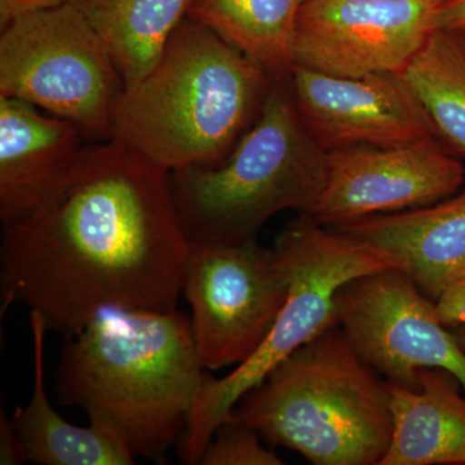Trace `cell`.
Masks as SVG:
<instances>
[{
	"label": "cell",
	"instance_id": "cell-1",
	"mask_svg": "<svg viewBox=\"0 0 465 465\" xmlns=\"http://www.w3.org/2000/svg\"><path fill=\"white\" fill-rule=\"evenodd\" d=\"M189 247L170 173L106 140L56 200L3 228L2 312L26 305L67 338L105 309L173 311Z\"/></svg>",
	"mask_w": 465,
	"mask_h": 465
},
{
	"label": "cell",
	"instance_id": "cell-2",
	"mask_svg": "<svg viewBox=\"0 0 465 465\" xmlns=\"http://www.w3.org/2000/svg\"><path fill=\"white\" fill-rule=\"evenodd\" d=\"M56 367L63 405L108 428L134 458L157 461L182 439L207 375L177 309H105L67 336Z\"/></svg>",
	"mask_w": 465,
	"mask_h": 465
},
{
	"label": "cell",
	"instance_id": "cell-3",
	"mask_svg": "<svg viewBox=\"0 0 465 465\" xmlns=\"http://www.w3.org/2000/svg\"><path fill=\"white\" fill-rule=\"evenodd\" d=\"M274 79L185 17L154 66L125 84L112 139L167 173L215 166L258 118Z\"/></svg>",
	"mask_w": 465,
	"mask_h": 465
},
{
	"label": "cell",
	"instance_id": "cell-4",
	"mask_svg": "<svg viewBox=\"0 0 465 465\" xmlns=\"http://www.w3.org/2000/svg\"><path fill=\"white\" fill-rule=\"evenodd\" d=\"M232 415L314 465H381L393 432L387 381L338 324L278 363Z\"/></svg>",
	"mask_w": 465,
	"mask_h": 465
},
{
	"label": "cell",
	"instance_id": "cell-5",
	"mask_svg": "<svg viewBox=\"0 0 465 465\" xmlns=\"http://www.w3.org/2000/svg\"><path fill=\"white\" fill-rule=\"evenodd\" d=\"M326 157L302 124L286 79H274L255 124L224 161L170 173L186 238L191 243L256 240L277 213H309L322 192Z\"/></svg>",
	"mask_w": 465,
	"mask_h": 465
},
{
	"label": "cell",
	"instance_id": "cell-6",
	"mask_svg": "<svg viewBox=\"0 0 465 465\" xmlns=\"http://www.w3.org/2000/svg\"><path fill=\"white\" fill-rule=\"evenodd\" d=\"M273 250L289 278V298L262 347L222 379L206 375L180 440V458L201 464L211 437L231 418L238 401L293 351L338 324L335 296L353 280L400 268L387 251L300 213L280 232Z\"/></svg>",
	"mask_w": 465,
	"mask_h": 465
},
{
	"label": "cell",
	"instance_id": "cell-7",
	"mask_svg": "<svg viewBox=\"0 0 465 465\" xmlns=\"http://www.w3.org/2000/svg\"><path fill=\"white\" fill-rule=\"evenodd\" d=\"M125 82L74 3L9 20L0 33V96L32 104L110 140Z\"/></svg>",
	"mask_w": 465,
	"mask_h": 465
},
{
	"label": "cell",
	"instance_id": "cell-8",
	"mask_svg": "<svg viewBox=\"0 0 465 465\" xmlns=\"http://www.w3.org/2000/svg\"><path fill=\"white\" fill-rule=\"evenodd\" d=\"M183 295L204 370L237 367L268 338L289 298V278L277 253L258 240L194 242Z\"/></svg>",
	"mask_w": 465,
	"mask_h": 465
},
{
	"label": "cell",
	"instance_id": "cell-9",
	"mask_svg": "<svg viewBox=\"0 0 465 465\" xmlns=\"http://www.w3.org/2000/svg\"><path fill=\"white\" fill-rule=\"evenodd\" d=\"M335 311L358 356L387 381L416 390L421 370L442 369L465 391L464 349L440 321L434 300L402 269H381L342 284Z\"/></svg>",
	"mask_w": 465,
	"mask_h": 465
},
{
	"label": "cell",
	"instance_id": "cell-10",
	"mask_svg": "<svg viewBox=\"0 0 465 465\" xmlns=\"http://www.w3.org/2000/svg\"><path fill=\"white\" fill-rule=\"evenodd\" d=\"M465 183L463 158L439 137L397 146L329 150L326 177L309 215L327 228L430 206Z\"/></svg>",
	"mask_w": 465,
	"mask_h": 465
},
{
	"label": "cell",
	"instance_id": "cell-11",
	"mask_svg": "<svg viewBox=\"0 0 465 465\" xmlns=\"http://www.w3.org/2000/svg\"><path fill=\"white\" fill-rule=\"evenodd\" d=\"M434 0H307L293 65L347 78L402 73L433 32Z\"/></svg>",
	"mask_w": 465,
	"mask_h": 465
},
{
	"label": "cell",
	"instance_id": "cell-12",
	"mask_svg": "<svg viewBox=\"0 0 465 465\" xmlns=\"http://www.w3.org/2000/svg\"><path fill=\"white\" fill-rule=\"evenodd\" d=\"M284 79L302 124L326 152L406 145L437 137L402 73L347 78L293 65Z\"/></svg>",
	"mask_w": 465,
	"mask_h": 465
},
{
	"label": "cell",
	"instance_id": "cell-13",
	"mask_svg": "<svg viewBox=\"0 0 465 465\" xmlns=\"http://www.w3.org/2000/svg\"><path fill=\"white\" fill-rule=\"evenodd\" d=\"M82 130L25 101L0 96V222L7 228L52 203L85 146Z\"/></svg>",
	"mask_w": 465,
	"mask_h": 465
},
{
	"label": "cell",
	"instance_id": "cell-14",
	"mask_svg": "<svg viewBox=\"0 0 465 465\" xmlns=\"http://www.w3.org/2000/svg\"><path fill=\"white\" fill-rule=\"evenodd\" d=\"M335 229L387 251L436 300L449 274L465 262V183L430 206L367 217Z\"/></svg>",
	"mask_w": 465,
	"mask_h": 465
},
{
	"label": "cell",
	"instance_id": "cell-15",
	"mask_svg": "<svg viewBox=\"0 0 465 465\" xmlns=\"http://www.w3.org/2000/svg\"><path fill=\"white\" fill-rule=\"evenodd\" d=\"M419 388L387 381L393 432L381 465H465V399L442 369L419 372Z\"/></svg>",
	"mask_w": 465,
	"mask_h": 465
},
{
	"label": "cell",
	"instance_id": "cell-16",
	"mask_svg": "<svg viewBox=\"0 0 465 465\" xmlns=\"http://www.w3.org/2000/svg\"><path fill=\"white\" fill-rule=\"evenodd\" d=\"M34 384L26 406L18 407L11 421L23 443L26 460L42 465H131L133 452L104 425L79 427L69 423L51 405L45 391L47 324L38 312H30Z\"/></svg>",
	"mask_w": 465,
	"mask_h": 465
},
{
	"label": "cell",
	"instance_id": "cell-17",
	"mask_svg": "<svg viewBox=\"0 0 465 465\" xmlns=\"http://www.w3.org/2000/svg\"><path fill=\"white\" fill-rule=\"evenodd\" d=\"M307 0H189L186 17L213 30L275 79L293 66L300 11Z\"/></svg>",
	"mask_w": 465,
	"mask_h": 465
},
{
	"label": "cell",
	"instance_id": "cell-18",
	"mask_svg": "<svg viewBox=\"0 0 465 465\" xmlns=\"http://www.w3.org/2000/svg\"><path fill=\"white\" fill-rule=\"evenodd\" d=\"M114 58L125 84L154 66L189 0H75Z\"/></svg>",
	"mask_w": 465,
	"mask_h": 465
},
{
	"label": "cell",
	"instance_id": "cell-19",
	"mask_svg": "<svg viewBox=\"0 0 465 465\" xmlns=\"http://www.w3.org/2000/svg\"><path fill=\"white\" fill-rule=\"evenodd\" d=\"M423 104L437 137L465 158V41L434 29L402 72Z\"/></svg>",
	"mask_w": 465,
	"mask_h": 465
},
{
	"label": "cell",
	"instance_id": "cell-20",
	"mask_svg": "<svg viewBox=\"0 0 465 465\" xmlns=\"http://www.w3.org/2000/svg\"><path fill=\"white\" fill-rule=\"evenodd\" d=\"M260 434L232 414L211 437L202 465H283L282 459L265 449Z\"/></svg>",
	"mask_w": 465,
	"mask_h": 465
},
{
	"label": "cell",
	"instance_id": "cell-21",
	"mask_svg": "<svg viewBox=\"0 0 465 465\" xmlns=\"http://www.w3.org/2000/svg\"><path fill=\"white\" fill-rule=\"evenodd\" d=\"M434 302L446 326H465V262L449 274Z\"/></svg>",
	"mask_w": 465,
	"mask_h": 465
},
{
	"label": "cell",
	"instance_id": "cell-22",
	"mask_svg": "<svg viewBox=\"0 0 465 465\" xmlns=\"http://www.w3.org/2000/svg\"><path fill=\"white\" fill-rule=\"evenodd\" d=\"M433 29L465 36V0H448L436 8Z\"/></svg>",
	"mask_w": 465,
	"mask_h": 465
},
{
	"label": "cell",
	"instance_id": "cell-23",
	"mask_svg": "<svg viewBox=\"0 0 465 465\" xmlns=\"http://www.w3.org/2000/svg\"><path fill=\"white\" fill-rule=\"evenodd\" d=\"M26 455L23 443L9 419L2 414L0 419V464L18 465L25 463Z\"/></svg>",
	"mask_w": 465,
	"mask_h": 465
},
{
	"label": "cell",
	"instance_id": "cell-24",
	"mask_svg": "<svg viewBox=\"0 0 465 465\" xmlns=\"http://www.w3.org/2000/svg\"><path fill=\"white\" fill-rule=\"evenodd\" d=\"M73 2L75 0H0V26L21 15Z\"/></svg>",
	"mask_w": 465,
	"mask_h": 465
},
{
	"label": "cell",
	"instance_id": "cell-25",
	"mask_svg": "<svg viewBox=\"0 0 465 465\" xmlns=\"http://www.w3.org/2000/svg\"><path fill=\"white\" fill-rule=\"evenodd\" d=\"M449 329L451 330V332L454 333L459 344H460L461 348L465 351V326L449 327Z\"/></svg>",
	"mask_w": 465,
	"mask_h": 465
},
{
	"label": "cell",
	"instance_id": "cell-26",
	"mask_svg": "<svg viewBox=\"0 0 465 465\" xmlns=\"http://www.w3.org/2000/svg\"><path fill=\"white\" fill-rule=\"evenodd\" d=\"M434 2L439 3V5H442V3L448 2V0H434Z\"/></svg>",
	"mask_w": 465,
	"mask_h": 465
},
{
	"label": "cell",
	"instance_id": "cell-27",
	"mask_svg": "<svg viewBox=\"0 0 465 465\" xmlns=\"http://www.w3.org/2000/svg\"><path fill=\"white\" fill-rule=\"evenodd\" d=\"M463 38H464V41H465V36H463Z\"/></svg>",
	"mask_w": 465,
	"mask_h": 465
}]
</instances>
